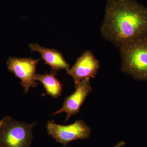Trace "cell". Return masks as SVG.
I'll use <instances>...</instances> for the list:
<instances>
[{
  "label": "cell",
  "mask_w": 147,
  "mask_h": 147,
  "mask_svg": "<svg viewBox=\"0 0 147 147\" xmlns=\"http://www.w3.org/2000/svg\"><path fill=\"white\" fill-rule=\"evenodd\" d=\"M100 67L99 61L92 52L87 50L77 59L73 66L66 71L73 78L76 87L84 79L95 78Z\"/></svg>",
  "instance_id": "cell-6"
},
{
  "label": "cell",
  "mask_w": 147,
  "mask_h": 147,
  "mask_svg": "<svg viewBox=\"0 0 147 147\" xmlns=\"http://www.w3.org/2000/svg\"><path fill=\"white\" fill-rule=\"evenodd\" d=\"M29 47L32 52L39 53L45 64L50 66L52 70H67L70 68V65L66 61L63 55L57 50L41 47L37 43L30 44Z\"/></svg>",
  "instance_id": "cell-8"
},
{
  "label": "cell",
  "mask_w": 147,
  "mask_h": 147,
  "mask_svg": "<svg viewBox=\"0 0 147 147\" xmlns=\"http://www.w3.org/2000/svg\"><path fill=\"white\" fill-rule=\"evenodd\" d=\"M35 125L5 117L0 121V147H30Z\"/></svg>",
  "instance_id": "cell-3"
},
{
  "label": "cell",
  "mask_w": 147,
  "mask_h": 147,
  "mask_svg": "<svg viewBox=\"0 0 147 147\" xmlns=\"http://www.w3.org/2000/svg\"><path fill=\"white\" fill-rule=\"evenodd\" d=\"M57 71L51 70L50 73L36 74V81H39L43 85L46 90V94L49 95L53 98H58L62 93V85L56 77Z\"/></svg>",
  "instance_id": "cell-9"
},
{
  "label": "cell",
  "mask_w": 147,
  "mask_h": 147,
  "mask_svg": "<svg viewBox=\"0 0 147 147\" xmlns=\"http://www.w3.org/2000/svg\"><path fill=\"white\" fill-rule=\"evenodd\" d=\"M125 144V142L122 141V142H119L117 144H116L115 146L113 147H122L124 146Z\"/></svg>",
  "instance_id": "cell-10"
},
{
  "label": "cell",
  "mask_w": 147,
  "mask_h": 147,
  "mask_svg": "<svg viewBox=\"0 0 147 147\" xmlns=\"http://www.w3.org/2000/svg\"><path fill=\"white\" fill-rule=\"evenodd\" d=\"M75 88H76L75 91L66 98L61 108L53 114V115H55L65 113L67 114L65 122L71 117L79 113L83 103L92 92V88L90 79H84Z\"/></svg>",
  "instance_id": "cell-7"
},
{
  "label": "cell",
  "mask_w": 147,
  "mask_h": 147,
  "mask_svg": "<svg viewBox=\"0 0 147 147\" xmlns=\"http://www.w3.org/2000/svg\"><path fill=\"white\" fill-rule=\"evenodd\" d=\"M119 50L121 71L136 80L147 81V40L125 45Z\"/></svg>",
  "instance_id": "cell-2"
},
{
  "label": "cell",
  "mask_w": 147,
  "mask_h": 147,
  "mask_svg": "<svg viewBox=\"0 0 147 147\" xmlns=\"http://www.w3.org/2000/svg\"><path fill=\"white\" fill-rule=\"evenodd\" d=\"M46 128L48 134L56 142L62 144L64 147L72 141L88 139L91 134V127L82 120L65 125L58 124L54 120L49 121Z\"/></svg>",
  "instance_id": "cell-4"
},
{
  "label": "cell",
  "mask_w": 147,
  "mask_h": 147,
  "mask_svg": "<svg viewBox=\"0 0 147 147\" xmlns=\"http://www.w3.org/2000/svg\"><path fill=\"white\" fill-rule=\"evenodd\" d=\"M40 60V59H34L31 58L9 57L7 61L9 71L21 79V84L25 92H28L30 88H35L38 85L35 78L37 65Z\"/></svg>",
  "instance_id": "cell-5"
},
{
  "label": "cell",
  "mask_w": 147,
  "mask_h": 147,
  "mask_svg": "<svg viewBox=\"0 0 147 147\" xmlns=\"http://www.w3.org/2000/svg\"><path fill=\"white\" fill-rule=\"evenodd\" d=\"M100 32L119 49L147 40V7L135 0H107Z\"/></svg>",
  "instance_id": "cell-1"
}]
</instances>
